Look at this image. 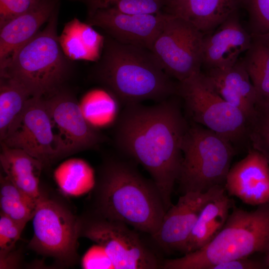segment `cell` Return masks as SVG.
I'll return each mask as SVG.
<instances>
[{
	"label": "cell",
	"instance_id": "1",
	"mask_svg": "<svg viewBox=\"0 0 269 269\" xmlns=\"http://www.w3.org/2000/svg\"><path fill=\"white\" fill-rule=\"evenodd\" d=\"M176 95L152 106H126L115 129L119 153L140 164L158 188L166 211L183 160L182 144L189 126Z\"/></svg>",
	"mask_w": 269,
	"mask_h": 269
},
{
	"label": "cell",
	"instance_id": "2",
	"mask_svg": "<svg viewBox=\"0 0 269 269\" xmlns=\"http://www.w3.org/2000/svg\"><path fill=\"white\" fill-rule=\"evenodd\" d=\"M137 164L120 153L106 156L99 166L87 211L151 237L166 211L157 186L141 174Z\"/></svg>",
	"mask_w": 269,
	"mask_h": 269
},
{
	"label": "cell",
	"instance_id": "3",
	"mask_svg": "<svg viewBox=\"0 0 269 269\" xmlns=\"http://www.w3.org/2000/svg\"><path fill=\"white\" fill-rule=\"evenodd\" d=\"M93 74L125 106L146 100L159 102L177 94L178 81L165 73L151 50L109 36Z\"/></svg>",
	"mask_w": 269,
	"mask_h": 269
},
{
	"label": "cell",
	"instance_id": "4",
	"mask_svg": "<svg viewBox=\"0 0 269 269\" xmlns=\"http://www.w3.org/2000/svg\"><path fill=\"white\" fill-rule=\"evenodd\" d=\"M269 245V203L248 211L234 206L219 233L208 244L181 257L164 259L162 269H211L217 264L263 254Z\"/></svg>",
	"mask_w": 269,
	"mask_h": 269
},
{
	"label": "cell",
	"instance_id": "5",
	"mask_svg": "<svg viewBox=\"0 0 269 269\" xmlns=\"http://www.w3.org/2000/svg\"><path fill=\"white\" fill-rule=\"evenodd\" d=\"M58 10V7L46 26L0 69V77L14 81L31 97L51 96L62 88L69 75L70 65L57 34Z\"/></svg>",
	"mask_w": 269,
	"mask_h": 269
},
{
	"label": "cell",
	"instance_id": "6",
	"mask_svg": "<svg viewBox=\"0 0 269 269\" xmlns=\"http://www.w3.org/2000/svg\"><path fill=\"white\" fill-rule=\"evenodd\" d=\"M183 160L177 181L181 194L224 186L236 154L225 137L191 122L182 144Z\"/></svg>",
	"mask_w": 269,
	"mask_h": 269
},
{
	"label": "cell",
	"instance_id": "7",
	"mask_svg": "<svg viewBox=\"0 0 269 269\" xmlns=\"http://www.w3.org/2000/svg\"><path fill=\"white\" fill-rule=\"evenodd\" d=\"M177 95L191 122L225 137L234 145L248 137V119L225 100L201 71L178 82Z\"/></svg>",
	"mask_w": 269,
	"mask_h": 269
},
{
	"label": "cell",
	"instance_id": "8",
	"mask_svg": "<svg viewBox=\"0 0 269 269\" xmlns=\"http://www.w3.org/2000/svg\"><path fill=\"white\" fill-rule=\"evenodd\" d=\"M32 220L29 249L52 258L61 266L69 267L77 262L78 217L65 203L41 189Z\"/></svg>",
	"mask_w": 269,
	"mask_h": 269
},
{
	"label": "cell",
	"instance_id": "9",
	"mask_svg": "<svg viewBox=\"0 0 269 269\" xmlns=\"http://www.w3.org/2000/svg\"><path fill=\"white\" fill-rule=\"evenodd\" d=\"M79 237L101 247L114 269H158L161 259L154 247L140 238L137 231L127 224L109 220L90 212L78 216Z\"/></svg>",
	"mask_w": 269,
	"mask_h": 269
},
{
	"label": "cell",
	"instance_id": "10",
	"mask_svg": "<svg viewBox=\"0 0 269 269\" xmlns=\"http://www.w3.org/2000/svg\"><path fill=\"white\" fill-rule=\"evenodd\" d=\"M165 13L150 50L165 73L182 82L201 71L205 34L186 18Z\"/></svg>",
	"mask_w": 269,
	"mask_h": 269
},
{
	"label": "cell",
	"instance_id": "11",
	"mask_svg": "<svg viewBox=\"0 0 269 269\" xmlns=\"http://www.w3.org/2000/svg\"><path fill=\"white\" fill-rule=\"evenodd\" d=\"M55 133L58 159L93 149L105 136L86 119L81 108L69 92L60 90L44 98Z\"/></svg>",
	"mask_w": 269,
	"mask_h": 269
},
{
	"label": "cell",
	"instance_id": "12",
	"mask_svg": "<svg viewBox=\"0 0 269 269\" xmlns=\"http://www.w3.org/2000/svg\"><path fill=\"white\" fill-rule=\"evenodd\" d=\"M0 142L26 151L44 167L58 159L56 136L44 98L29 99L15 127Z\"/></svg>",
	"mask_w": 269,
	"mask_h": 269
},
{
	"label": "cell",
	"instance_id": "13",
	"mask_svg": "<svg viewBox=\"0 0 269 269\" xmlns=\"http://www.w3.org/2000/svg\"><path fill=\"white\" fill-rule=\"evenodd\" d=\"M225 188L214 187L206 192H189L181 194L177 203L166 211L156 232L151 237L155 246L166 253L184 255L197 219L204 206Z\"/></svg>",
	"mask_w": 269,
	"mask_h": 269
},
{
	"label": "cell",
	"instance_id": "14",
	"mask_svg": "<svg viewBox=\"0 0 269 269\" xmlns=\"http://www.w3.org/2000/svg\"><path fill=\"white\" fill-rule=\"evenodd\" d=\"M164 11L156 14H129L113 8L88 12L87 23L103 29L115 40L150 50L165 17Z\"/></svg>",
	"mask_w": 269,
	"mask_h": 269
},
{
	"label": "cell",
	"instance_id": "15",
	"mask_svg": "<svg viewBox=\"0 0 269 269\" xmlns=\"http://www.w3.org/2000/svg\"><path fill=\"white\" fill-rule=\"evenodd\" d=\"M252 41L251 33L240 21L239 11L236 12L204 35L202 66L206 70L231 67L250 48Z\"/></svg>",
	"mask_w": 269,
	"mask_h": 269
},
{
	"label": "cell",
	"instance_id": "16",
	"mask_svg": "<svg viewBox=\"0 0 269 269\" xmlns=\"http://www.w3.org/2000/svg\"><path fill=\"white\" fill-rule=\"evenodd\" d=\"M224 187L229 196L246 204L269 203V163L259 152L250 148L244 158L231 167Z\"/></svg>",
	"mask_w": 269,
	"mask_h": 269
},
{
	"label": "cell",
	"instance_id": "17",
	"mask_svg": "<svg viewBox=\"0 0 269 269\" xmlns=\"http://www.w3.org/2000/svg\"><path fill=\"white\" fill-rule=\"evenodd\" d=\"M60 0H41L27 11L0 26V69L31 39L58 7Z\"/></svg>",
	"mask_w": 269,
	"mask_h": 269
},
{
	"label": "cell",
	"instance_id": "18",
	"mask_svg": "<svg viewBox=\"0 0 269 269\" xmlns=\"http://www.w3.org/2000/svg\"><path fill=\"white\" fill-rule=\"evenodd\" d=\"M217 93L240 110L248 120L255 112L258 96L241 59L233 66L204 72Z\"/></svg>",
	"mask_w": 269,
	"mask_h": 269
},
{
	"label": "cell",
	"instance_id": "19",
	"mask_svg": "<svg viewBox=\"0 0 269 269\" xmlns=\"http://www.w3.org/2000/svg\"><path fill=\"white\" fill-rule=\"evenodd\" d=\"M0 144L2 172L22 191L38 200L41 193L39 176L43 164L22 149Z\"/></svg>",
	"mask_w": 269,
	"mask_h": 269
},
{
	"label": "cell",
	"instance_id": "20",
	"mask_svg": "<svg viewBox=\"0 0 269 269\" xmlns=\"http://www.w3.org/2000/svg\"><path fill=\"white\" fill-rule=\"evenodd\" d=\"M234 205L225 188L211 198L197 219L184 255L202 248L213 240L225 224Z\"/></svg>",
	"mask_w": 269,
	"mask_h": 269
},
{
	"label": "cell",
	"instance_id": "21",
	"mask_svg": "<svg viewBox=\"0 0 269 269\" xmlns=\"http://www.w3.org/2000/svg\"><path fill=\"white\" fill-rule=\"evenodd\" d=\"M242 6V0H186L172 14L188 20L206 34Z\"/></svg>",
	"mask_w": 269,
	"mask_h": 269
},
{
	"label": "cell",
	"instance_id": "22",
	"mask_svg": "<svg viewBox=\"0 0 269 269\" xmlns=\"http://www.w3.org/2000/svg\"><path fill=\"white\" fill-rule=\"evenodd\" d=\"M59 38L64 54L72 60H97L105 42L92 26L76 18L66 24Z\"/></svg>",
	"mask_w": 269,
	"mask_h": 269
},
{
	"label": "cell",
	"instance_id": "23",
	"mask_svg": "<svg viewBox=\"0 0 269 269\" xmlns=\"http://www.w3.org/2000/svg\"><path fill=\"white\" fill-rule=\"evenodd\" d=\"M30 97L29 94L14 81L0 77V141L3 140L15 127Z\"/></svg>",
	"mask_w": 269,
	"mask_h": 269
},
{
	"label": "cell",
	"instance_id": "24",
	"mask_svg": "<svg viewBox=\"0 0 269 269\" xmlns=\"http://www.w3.org/2000/svg\"><path fill=\"white\" fill-rule=\"evenodd\" d=\"M38 200L22 191L0 173V213L25 226L33 217Z\"/></svg>",
	"mask_w": 269,
	"mask_h": 269
},
{
	"label": "cell",
	"instance_id": "25",
	"mask_svg": "<svg viewBox=\"0 0 269 269\" xmlns=\"http://www.w3.org/2000/svg\"><path fill=\"white\" fill-rule=\"evenodd\" d=\"M241 59L256 90L258 102L269 103V43L253 38Z\"/></svg>",
	"mask_w": 269,
	"mask_h": 269
},
{
	"label": "cell",
	"instance_id": "26",
	"mask_svg": "<svg viewBox=\"0 0 269 269\" xmlns=\"http://www.w3.org/2000/svg\"><path fill=\"white\" fill-rule=\"evenodd\" d=\"M248 141L269 163V103L258 102L248 120Z\"/></svg>",
	"mask_w": 269,
	"mask_h": 269
},
{
	"label": "cell",
	"instance_id": "27",
	"mask_svg": "<svg viewBox=\"0 0 269 269\" xmlns=\"http://www.w3.org/2000/svg\"><path fill=\"white\" fill-rule=\"evenodd\" d=\"M83 2L88 12L113 8L129 14H156L163 11L166 0H73Z\"/></svg>",
	"mask_w": 269,
	"mask_h": 269
},
{
	"label": "cell",
	"instance_id": "28",
	"mask_svg": "<svg viewBox=\"0 0 269 269\" xmlns=\"http://www.w3.org/2000/svg\"><path fill=\"white\" fill-rule=\"evenodd\" d=\"M252 38L269 43V0H242Z\"/></svg>",
	"mask_w": 269,
	"mask_h": 269
},
{
	"label": "cell",
	"instance_id": "29",
	"mask_svg": "<svg viewBox=\"0 0 269 269\" xmlns=\"http://www.w3.org/2000/svg\"><path fill=\"white\" fill-rule=\"evenodd\" d=\"M25 226L0 213V255L13 249Z\"/></svg>",
	"mask_w": 269,
	"mask_h": 269
},
{
	"label": "cell",
	"instance_id": "30",
	"mask_svg": "<svg viewBox=\"0 0 269 269\" xmlns=\"http://www.w3.org/2000/svg\"><path fill=\"white\" fill-rule=\"evenodd\" d=\"M41 0H0V26L27 11Z\"/></svg>",
	"mask_w": 269,
	"mask_h": 269
},
{
	"label": "cell",
	"instance_id": "31",
	"mask_svg": "<svg viewBox=\"0 0 269 269\" xmlns=\"http://www.w3.org/2000/svg\"><path fill=\"white\" fill-rule=\"evenodd\" d=\"M253 255L221 263L211 269H267L264 260L257 259Z\"/></svg>",
	"mask_w": 269,
	"mask_h": 269
},
{
	"label": "cell",
	"instance_id": "32",
	"mask_svg": "<svg viewBox=\"0 0 269 269\" xmlns=\"http://www.w3.org/2000/svg\"><path fill=\"white\" fill-rule=\"evenodd\" d=\"M84 269H114L109 258L104 252H89L82 261Z\"/></svg>",
	"mask_w": 269,
	"mask_h": 269
},
{
	"label": "cell",
	"instance_id": "33",
	"mask_svg": "<svg viewBox=\"0 0 269 269\" xmlns=\"http://www.w3.org/2000/svg\"><path fill=\"white\" fill-rule=\"evenodd\" d=\"M22 255L14 248L8 253L0 255V269H16L20 267Z\"/></svg>",
	"mask_w": 269,
	"mask_h": 269
},
{
	"label": "cell",
	"instance_id": "34",
	"mask_svg": "<svg viewBox=\"0 0 269 269\" xmlns=\"http://www.w3.org/2000/svg\"><path fill=\"white\" fill-rule=\"evenodd\" d=\"M186 0H166V4L163 11L173 13Z\"/></svg>",
	"mask_w": 269,
	"mask_h": 269
},
{
	"label": "cell",
	"instance_id": "35",
	"mask_svg": "<svg viewBox=\"0 0 269 269\" xmlns=\"http://www.w3.org/2000/svg\"><path fill=\"white\" fill-rule=\"evenodd\" d=\"M263 254L264 255L263 258L266 268L269 269V245Z\"/></svg>",
	"mask_w": 269,
	"mask_h": 269
}]
</instances>
